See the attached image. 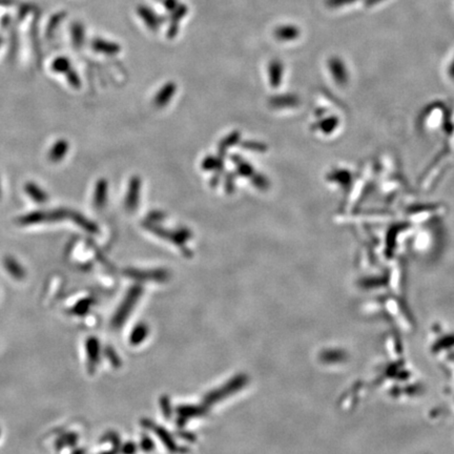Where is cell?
Wrapping results in <instances>:
<instances>
[{
    "label": "cell",
    "instance_id": "cell-1",
    "mask_svg": "<svg viewBox=\"0 0 454 454\" xmlns=\"http://www.w3.org/2000/svg\"><path fill=\"white\" fill-rule=\"evenodd\" d=\"M68 215V211L63 209H55L51 211L37 210L27 213L18 219V223L24 226L36 225L48 222H56L64 219Z\"/></svg>",
    "mask_w": 454,
    "mask_h": 454
},
{
    "label": "cell",
    "instance_id": "cell-2",
    "mask_svg": "<svg viewBox=\"0 0 454 454\" xmlns=\"http://www.w3.org/2000/svg\"><path fill=\"white\" fill-rule=\"evenodd\" d=\"M4 266L7 270V273L15 280H23L26 277V270L15 258L13 257H6L4 260Z\"/></svg>",
    "mask_w": 454,
    "mask_h": 454
},
{
    "label": "cell",
    "instance_id": "cell-3",
    "mask_svg": "<svg viewBox=\"0 0 454 454\" xmlns=\"http://www.w3.org/2000/svg\"><path fill=\"white\" fill-rule=\"evenodd\" d=\"M25 191L27 192L28 196L33 200L34 202L38 204H43L46 203L49 199V196L47 191L40 187L37 183L35 182H28L25 185Z\"/></svg>",
    "mask_w": 454,
    "mask_h": 454
},
{
    "label": "cell",
    "instance_id": "cell-4",
    "mask_svg": "<svg viewBox=\"0 0 454 454\" xmlns=\"http://www.w3.org/2000/svg\"><path fill=\"white\" fill-rule=\"evenodd\" d=\"M69 149V144L64 140H58V141L52 146L49 153V159L52 162H59L64 156H66L67 151Z\"/></svg>",
    "mask_w": 454,
    "mask_h": 454
},
{
    "label": "cell",
    "instance_id": "cell-5",
    "mask_svg": "<svg viewBox=\"0 0 454 454\" xmlns=\"http://www.w3.org/2000/svg\"><path fill=\"white\" fill-rule=\"evenodd\" d=\"M299 32L297 31L296 28L293 27H284L281 28L276 31V35L278 38L283 39V40H288V39H294L298 36Z\"/></svg>",
    "mask_w": 454,
    "mask_h": 454
},
{
    "label": "cell",
    "instance_id": "cell-6",
    "mask_svg": "<svg viewBox=\"0 0 454 454\" xmlns=\"http://www.w3.org/2000/svg\"><path fill=\"white\" fill-rule=\"evenodd\" d=\"M69 68H70V63L66 58H58L53 63V70L59 72V73L69 71Z\"/></svg>",
    "mask_w": 454,
    "mask_h": 454
},
{
    "label": "cell",
    "instance_id": "cell-7",
    "mask_svg": "<svg viewBox=\"0 0 454 454\" xmlns=\"http://www.w3.org/2000/svg\"><path fill=\"white\" fill-rule=\"evenodd\" d=\"M95 48L97 50H101L102 48H105V52L107 53H113V52H117L115 50H117V46L116 45H113V43H105V41H97L95 43Z\"/></svg>",
    "mask_w": 454,
    "mask_h": 454
},
{
    "label": "cell",
    "instance_id": "cell-8",
    "mask_svg": "<svg viewBox=\"0 0 454 454\" xmlns=\"http://www.w3.org/2000/svg\"><path fill=\"white\" fill-rule=\"evenodd\" d=\"M450 74H451V77L454 78V61L453 63L451 64V69H450Z\"/></svg>",
    "mask_w": 454,
    "mask_h": 454
},
{
    "label": "cell",
    "instance_id": "cell-9",
    "mask_svg": "<svg viewBox=\"0 0 454 454\" xmlns=\"http://www.w3.org/2000/svg\"><path fill=\"white\" fill-rule=\"evenodd\" d=\"M0 197H2V181H0Z\"/></svg>",
    "mask_w": 454,
    "mask_h": 454
},
{
    "label": "cell",
    "instance_id": "cell-10",
    "mask_svg": "<svg viewBox=\"0 0 454 454\" xmlns=\"http://www.w3.org/2000/svg\"><path fill=\"white\" fill-rule=\"evenodd\" d=\"M0 433H2V432H0Z\"/></svg>",
    "mask_w": 454,
    "mask_h": 454
}]
</instances>
